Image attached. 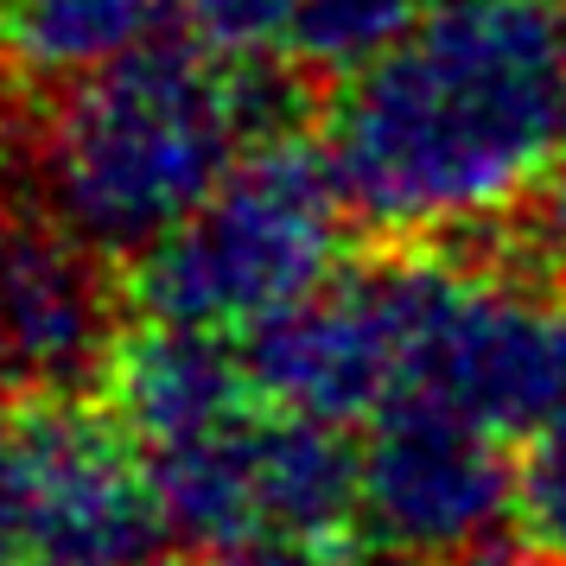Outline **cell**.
I'll return each mask as SVG.
<instances>
[{
  "label": "cell",
  "mask_w": 566,
  "mask_h": 566,
  "mask_svg": "<svg viewBox=\"0 0 566 566\" xmlns=\"http://www.w3.org/2000/svg\"><path fill=\"white\" fill-rule=\"evenodd\" d=\"M223 566H401V554H337L325 541H261L242 554H223Z\"/></svg>",
  "instance_id": "cell-15"
},
{
  "label": "cell",
  "mask_w": 566,
  "mask_h": 566,
  "mask_svg": "<svg viewBox=\"0 0 566 566\" xmlns=\"http://www.w3.org/2000/svg\"><path fill=\"white\" fill-rule=\"evenodd\" d=\"M325 154L382 235H446L528 205L566 154V13L554 0H433L344 77Z\"/></svg>",
  "instance_id": "cell-1"
},
{
  "label": "cell",
  "mask_w": 566,
  "mask_h": 566,
  "mask_svg": "<svg viewBox=\"0 0 566 566\" xmlns=\"http://www.w3.org/2000/svg\"><path fill=\"white\" fill-rule=\"evenodd\" d=\"M433 0H300L286 45L312 77H357L427 20Z\"/></svg>",
  "instance_id": "cell-12"
},
{
  "label": "cell",
  "mask_w": 566,
  "mask_h": 566,
  "mask_svg": "<svg viewBox=\"0 0 566 566\" xmlns=\"http://www.w3.org/2000/svg\"><path fill=\"white\" fill-rule=\"evenodd\" d=\"M560 242H566V191H560Z\"/></svg>",
  "instance_id": "cell-19"
},
{
  "label": "cell",
  "mask_w": 566,
  "mask_h": 566,
  "mask_svg": "<svg viewBox=\"0 0 566 566\" xmlns=\"http://www.w3.org/2000/svg\"><path fill=\"white\" fill-rule=\"evenodd\" d=\"M515 515L503 433L427 388L395 395L357 446V522L401 560H459Z\"/></svg>",
  "instance_id": "cell-6"
},
{
  "label": "cell",
  "mask_w": 566,
  "mask_h": 566,
  "mask_svg": "<svg viewBox=\"0 0 566 566\" xmlns=\"http://www.w3.org/2000/svg\"><path fill=\"white\" fill-rule=\"evenodd\" d=\"M344 217L350 198L325 147L255 140L179 230L134 255V300L166 325L255 332L337 274Z\"/></svg>",
  "instance_id": "cell-3"
},
{
  "label": "cell",
  "mask_w": 566,
  "mask_h": 566,
  "mask_svg": "<svg viewBox=\"0 0 566 566\" xmlns=\"http://www.w3.org/2000/svg\"><path fill=\"white\" fill-rule=\"evenodd\" d=\"M27 554V510H20V464L13 446L0 439V566H20Z\"/></svg>",
  "instance_id": "cell-16"
},
{
  "label": "cell",
  "mask_w": 566,
  "mask_h": 566,
  "mask_svg": "<svg viewBox=\"0 0 566 566\" xmlns=\"http://www.w3.org/2000/svg\"><path fill=\"white\" fill-rule=\"evenodd\" d=\"M439 261H376L344 268L306 300L249 332L255 395L306 420H376L413 388V350L433 306Z\"/></svg>",
  "instance_id": "cell-5"
},
{
  "label": "cell",
  "mask_w": 566,
  "mask_h": 566,
  "mask_svg": "<svg viewBox=\"0 0 566 566\" xmlns=\"http://www.w3.org/2000/svg\"><path fill=\"white\" fill-rule=\"evenodd\" d=\"M515 522L541 560L566 566V413L541 427L528 459L515 464Z\"/></svg>",
  "instance_id": "cell-13"
},
{
  "label": "cell",
  "mask_w": 566,
  "mask_h": 566,
  "mask_svg": "<svg viewBox=\"0 0 566 566\" xmlns=\"http://www.w3.org/2000/svg\"><path fill=\"white\" fill-rule=\"evenodd\" d=\"M154 484L179 547L242 554L261 541H332L357 515V446L332 420L235 413L154 452Z\"/></svg>",
  "instance_id": "cell-4"
},
{
  "label": "cell",
  "mask_w": 566,
  "mask_h": 566,
  "mask_svg": "<svg viewBox=\"0 0 566 566\" xmlns=\"http://www.w3.org/2000/svg\"><path fill=\"white\" fill-rule=\"evenodd\" d=\"M166 0H0V52L32 83H83L154 45Z\"/></svg>",
  "instance_id": "cell-11"
},
{
  "label": "cell",
  "mask_w": 566,
  "mask_h": 566,
  "mask_svg": "<svg viewBox=\"0 0 566 566\" xmlns=\"http://www.w3.org/2000/svg\"><path fill=\"white\" fill-rule=\"evenodd\" d=\"M413 388L496 433L535 439L554 427L566 413V286L547 274H459L439 261Z\"/></svg>",
  "instance_id": "cell-7"
},
{
  "label": "cell",
  "mask_w": 566,
  "mask_h": 566,
  "mask_svg": "<svg viewBox=\"0 0 566 566\" xmlns=\"http://www.w3.org/2000/svg\"><path fill=\"white\" fill-rule=\"evenodd\" d=\"M179 13V27L205 45V52L223 57H249L261 45H274L293 32V13L300 0H166Z\"/></svg>",
  "instance_id": "cell-14"
},
{
  "label": "cell",
  "mask_w": 566,
  "mask_h": 566,
  "mask_svg": "<svg viewBox=\"0 0 566 566\" xmlns=\"http://www.w3.org/2000/svg\"><path fill=\"white\" fill-rule=\"evenodd\" d=\"M446 566H554V560H541V554H515V547H471V554H459V560H446Z\"/></svg>",
  "instance_id": "cell-17"
},
{
  "label": "cell",
  "mask_w": 566,
  "mask_h": 566,
  "mask_svg": "<svg viewBox=\"0 0 566 566\" xmlns=\"http://www.w3.org/2000/svg\"><path fill=\"white\" fill-rule=\"evenodd\" d=\"M7 388H13V376H7V363H0V413H7Z\"/></svg>",
  "instance_id": "cell-18"
},
{
  "label": "cell",
  "mask_w": 566,
  "mask_h": 566,
  "mask_svg": "<svg viewBox=\"0 0 566 566\" xmlns=\"http://www.w3.org/2000/svg\"><path fill=\"white\" fill-rule=\"evenodd\" d=\"M27 554L20 566H159L172 522L159 503L154 464L134 459L122 420L52 401L13 427Z\"/></svg>",
  "instance_id": "cell-8"
},
{
  "label": "cell",
  "mask_w": 566,
  "mask_h": 566,
  "mask_svg": "<svg viewBox=\"0 0 566 566\" xmlns=\"http://www.w3.org/2000/svg\"><path fill=\"white\" fill-rule=\"evenodd\" d=\"M122 344V293L103 249H90L52 210H0V363L27 388L71 401L103 382Z\"/></svg>",
  "instance_id": "cell-9"
},
{
  "label": "cell",
  "mask_w": 566,
  "mask_h": 566,
  "mask_svg": "<svg viewBox=\"0 0 566 566\" xmlns=\"http://www.w3.org/2000/svg\"><path fill=\"white\" fill-rule=\"evenodd\" d=\"M103 382L108 408L140 452H166L210 433L249 413V395H255L249 350H230V332L166 325V318H147V332H128L115 344Z\"/></svg>",
  "instance_id": "cell-10"
},
{
  "label": "cell",
  "mask_w": 566,
  "mask_h": 566,
  "mask_svg": "<svg viewBox=\"0 0 566 566\" xmlns=\"http://www.w3.org/2000/svg\"><path fill=\"white\" fill-rule=\"evenodd\" d=\"M249 140H261L249 64L140 45L64 83L39 147L45 210L103 255H147L230 179Z\"/></svg>",
  "instance_id": "cell-2"
}]
</instances>
